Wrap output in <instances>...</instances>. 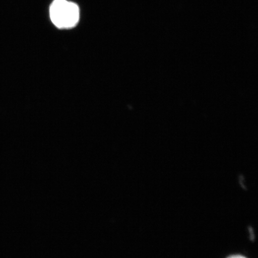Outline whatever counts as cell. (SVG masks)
Masks as SVG:
<instances>
[{
    "mask_svg": "<svg viewBox=\"0 0 258 258\" xmlns=\"http://www.w3.org/2000/svg\"><path fill=\"white\" fill-rule=\"evenodd\" d=\"M227 258H247L243 255H241V254H233V255H231L228 256Z\"/></svg>",
    "mask_w": 258,
    "mask_h": 258,
    "instance_id": "2",
    "label": "cell"
},
{
    "mask_svg": "<svg viewBox=\"0 0 258 258\" xmlns=\"http://www.w3.org/2000/svg\"><path fill=\"white\" fill-rule=\"evenodd\" d=\"M50 16L57 28H73L79 20V8L75 3L67 0H54L50 6Z\"/></svg>",
    "mask_w": 258,
    "mask_h": 258,
    "instance_id": "1",
    "label": "cell"
}]
</instances>
